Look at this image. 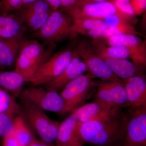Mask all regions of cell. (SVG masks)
Wrapping results in <instances>:
<instances>
[{
    "label": "cell",
    "instance_id": "6da1fadb",
    "mask_svg": "<svg viewBox=\"0 0 146 146\" xmlns=\"http://www.w3.org/2000/svg\"><path fill=\"white\" fill-rule=\"evenodd\" d=\"M130 114L122 107H112L100 117L81 124L79 133L82 145L94 146H121Z\"/></svg>",
    "mask_w": 146,
    "mask_h": 146
},
{
    "label": "cell",
    "instance_id": "7a4b0ae2",
    "mask_svg": "<svg viewBox=\"0 0 146 146\" xmlns=\"http://www.w3.org/2000/svg\"><path fill=\"white\" fill-rule=\"evenodd\" d=\"M56 45L44 46L36 39L24 37L20 42V50L15 70L21 73L30 82L35 73L52 56Z\"/></svg>",
    "mask_w": 146,
    "mask_h": 146
},
{
    "label": "cell",
    "instance_id": "3957f363",
    "mask_svg": "<svg viewBox=\"0 0 146 146\" xmlns=\"http://www.w3.org/2000/svg\"><path fill=\"white\" fill-rule=\"evenodd\" d=\"M73 19L60 10L53 11L39 30L30 34L33 39H39L44 46L55 44L71 37Z\"/></svg>",
    "mask_w": 146,
    "mask_h": 146
},
{
    "label": "cell",
    "instance_id": "277c9868",
    "mask_svg": "<svg viewBox=\"0 0 146 146\" xmlns=\"http://www.w3.org/2000/svg\"><path fill=\"white\" fill-rule=\"evenodd\" d=\"M20 114L36 131L41 140L53 143L57 138L59 124L50 118L44 111L21 98Z\"/></svg>",
    "mask_w": 146,
    "mask_h": 146
},
{
    "label": "cell",
    "instance_id": "5b68a950",
    "mask_svg": "<svg viewBox=\"0 0 146 146\" xmlns=\"http://www.w3.org/2000/svg\"><path fill=\"white\" fill-rule=\"evenodd\" d=\"M52 11L45 0H37L21 6L10 14L19 20L26 33L31 34L43 26Z\"/></svg>",
    "mask_w": 146,
    "mask_h": 146
},
{
    "label": "cell",
    "instance_id": "8992f818",
    "mask_svg": "<svg viewBox=\"0 0 146 146\" xmlns=\"http://www.w3.org/2000/svg\"><path fill=\"white\" fill-rule=\"evenodd\" d=\"M94 78L90 74L82 75L69 82L62 89L60 95L64 106L60 115L72 112L81 106L92 87L96 84L94 82Z\"/></svg>",
    "mask_w": 146,
    "mask_h": 146
},
{
    "label": "cell",
    "instance_id": "52a82bcc",
    "mask_svg": "<svg viewBox=\"0 0 146 146\" xmlns=\"http://www.w3.org/2000/svg\"><path fill=\"white\" fill-rule=\"evenodd\" d=\"M73 49L68 48L58 52L43 63L30 81L32 86L45 85L60 75L71 62Z\"/></svg>",
    "mask_w": 146,
    "mask_h": 146
},
{
    "label": "cell",
    "instance_id": "ba28073f",
    "mask_svg": "<svg viewBox=\"0 0 146 146\" xmlns=\"http://www.w3.org/2000/svg\"><path fill=\"white\" fill-rule=\"evenodd\" d=\"M74 48L86 64L87 71L94 77L100 79L102 81L121 80L112 72L104 60L95 52L91 44L81 42Z\"/></svg>",
    "mask_w": 146,
    "mask_h": 146
},
{
    "label": "cell",
    "instance_id": "9c48e42d",
    "mask_svg": "<svg viewBox=\"0 0 146 146\" xmlns=\"http://www.w3.org/2000/svg\"><path fill=\"white\" fill-rule=\"evenodd\" d=\"M21 98L44 111L60 114L64 108V102L58 92L37 86L29 87L21 92Z\"/></svg>",
    "mask_w": 146,
    "mask_h": 146
},
{
    "label": "cell",
    "instance_id": "30bf717a",
    "mask_svg": "<svg viewBox=\"0 0 146 146\" xmlns=\"http://www.w3.org/2000/svg\"><path fill=\"white\" fill-rule=\"evenodd\" d=\"M118 16L127 19L135 24L138 21L136 16L123 13L116 7L112 0L91 3L79 5L78 9L72 16L73 19L86 18L103 20L111 16Z\"/></svg>",
    "mask_w": 146,
    "mask_h": 146
},
{
    "label": "cell",
    "instance_id": "8fae6325",
    "mask_svg": "<svg viewBox=\"0 0 146 146\" xmlns=\"http://www.w3.org/2000/svg\"><path fill=\"white\" fill-rule=\"evenodd\" d=\"M132 109L121 146H146V106Z\"/></svg>",
    "mask_w": 146,
    "mask_h": 146
},
{
    "label": "cell",
    "instance_id": "7c38bea8",
    "mask_svg": "<svg viewBox=\"0 0 146 146\" xmlns=\"http://www.w3.org/2000/svg\"><path fill=\"white\" fill-rule=\"evenodd\" d=\"M97 86L96 100L112 107L128 106L127 96L122 80L102 81Z\"/></svg>",
    "mask_w": 146,
    "mask_h": 146
},
{
    "label": "cell",
    "instance_id": "4fadbf2b",
    "mask_svg": "<svg viewBox=\"0 0 146 146\" xmlns=\"http://www.w3.org/2000/svg\"><path fill=\"white\" fill-rule=\"evenodd\" d=\"M87 71L86 64L73 48V56L69 65L56 78L45 84L46 89L58 92L68 83Z\"/></svg>",
    "mask_w": 146,
    "mask_h": 146
},
{
    "label": "cell",
    "instance_id": "5bb4252c",
    "mask_svg": "<svg viewBox=\"0 0 146 146\" xmlns=\"http://www.w3.org/2000/svg\"><path fill=\"white\" fill-rule=\"evenodd\" d=\"M80 125L74 113L71 112L67 119L59 124L56 145L83 146L80 136Z\"/></svg>",
    "mask_w": 146,
    "mask_h": 146
},
{
    "label": "cell",
    "instance_id": "9a60e30c",
    "mask_svg": "<svg viewBox=\"0 0 146 146\" xmlns=\"http://www.w3.org/2000/svg\"><path fill=\"white\" fill-rule=\"evenodd\" d=\"M122 81L127 96L128 106L131 109L146 106V82L145 76H134Z\"/></svg>",
    "mask_w": 146,
    "mask_h": 146
},
{
    "label": "cell",
    "instance_id": "2e32d148",
    "mask_svg": "<svg viewBox=\"0 0 146 146\" xmlns=\"http://www.w3.org/2000/svg\"><path fill=\"white\" fill-rule=\"evenodd\" d=\"M91 46L95 52L100 57L115 59H133L141 45L127 47L111 46L104 44L97 39H93Z\"/></svg>",
    "mask_w": 146,
    "mask_h": 146
},
{
    "label": "cell",
    "instance_id": "e0dca14e",
    "mask_svg": "<svg viewBox=\"0 0 146 146\" xmlns=\"http://www.w3.org/2000/svg\"><path fill=\"white\" fill-rule=\"evenodd\" d=\"M101 58L112 72L121 80L134 76H145L143 74L144 71L135 63L128 59Z\"/></svg>",
    "mask_w": 146,
    "mask_h": 146
},
{
    "label": "cell",
    "instance_id": "ac0fdd59",
    "mask_svg": "<svg viewBox=\"0 0 146 146\" xmlns=\"http://www.w3.org/2000/svg\"><path fill=\"white\" fill-rule=\"evenodd\" d=\"M111 106L98 100L82 105L72 112L74 113L78 121L85 123L107 113L112 108Z\"/></svg>",
    "mask_w": 146,
    "mask_h": 146
},
{
    "label": "cell",
    "instance_id": "d6986e66",
    "mask_svg": "<svg viewBox=\"0 0 146 146\" xmlns=\"http://www.w3.org/2000/svg\"><path fill=\"white\" fill-rule=\"evenodd\" d=\"M23 39V38H22ZM22 39L0 38V66L4 68H15Z\"/></svg>",
    "mask_w": 146,
    "mask_h": 146
},
{
    "label": "cell",
    "instance_id": "ffe728a7",
    "mask_svg": "<svg viewBox=\"0 0 146 146\" xmlns=\"http://www.w3.org/2000/svg\"><path fill=\"white\" fill-rule=\"evenodd\" d=\"M26 33L21 22L12 14H0V38L22 39Z\"/></svg>",
    "mask_w": 146,
    "mask_h": 146
},
{
    "label": "cell",
    "instance_id": "44dd1931",
    "mask_svg": "<svg viewBox=\"0 0 146 146\" xmlns=\"http://www.w3.org/2000/svg\"><path fill=\"white\" fill-rule=\"evenodd\" d=\"M27 82H28L25 77L15 70L0 71V87L10 92L14 98L21 95Z\"/></svg>",
    "mask_w": 146,
    "mask_h": 146
},
{
    "label": "cell",
    "instance_id": "7402d4cb",
    "mask_svg": "<svg viewBox=\"0 0 146 146\" xmlns=\"http://www.w3.org/2000/svg\"><path fill=\"white\" fill-rule=\"evenodd\" d=\"M15 131L13 136L22 146H29L35 139L27 125V122L21 115L14 119Z\"/></svg>",
    "mask_w": 146,
    "mask_h": 146
},
{
    "label": "cell",
    "instance_id": "603a6c76",
    "mask_svg": "<svg viewBox=\"0 0 146 146\" xmlns=\"http://www.w3.org/2000/svg\"><path fill=\"white\" fill-rule=\"evenodd\" d=\"M103 20L86 18H80L73 19V25L71 31L73 34L84 35L92 30L106 25Z\"/></svg>",
    "mask_w": 146,
    "mask_h": 146
},
{
    "label": "cell",
    "instance_id": "cb8c5ba5",
    "mask_svg": "<svg viewBox=\"0 0 146 146\" xmlns=\"http://www.w3.org/2000/svg\"><path fill=\"white\" fill-rule=\"evenodd\" d=\"M105 44L111 46H123L127 47L142 44L144 42L137 35H123L110 36L105 39H97Z\"/></svg>",
    "mask_w": 146,
    "mask_h": 146
},
{
    "label": "cell",
    "instance_id": "d4e9b609",
    "mask_svg": "<svg viewBox=\"0 0 146 146\" xmlns=\"http://www.w3.org/2000/svg\"><path fill=\"white\" fill-rule=\"evenodd\" d=\"M15 98L0 87V113L8 112L14 115L20 114V106Z\"/></svg>",
    "mask_w": 146,
    "mask_h": 146
},
{
    "label": "cell",
    "instance_id": "484cf974",
    "mask_svg": "<svg viewBox=\"0 0 146 146\" xmlns=\"http://www.w3.org/2000/svg\"><path fill=\"white\" fill-rule=\"evenodd\" d=\"M15 115L8 112L0 113V137L4 138L13 135Z\"/></svg>",
    "mask_w": 146,
    "mask_h": 146
},
{
    "label": "cell",
    "instance_id": "4316f807",
    "mask_svg": "<svg viewBox=\"0 0 146 146\" xmlns=\"http://www.w3.org/2000/svg\"><path fill=\"white\" fill-rule=\"evenodd\" d=\"M140 33L131 24L126 22H121L116 26L110 27L106 37L104 39L108 38L116 35H138Z\"/></svg>",
    "mask_w": 146,
    "mask_h": 146
},
{
    "label": "cell",
    "instance_id": "83f0119b",
    "mask_svg": "<svg viewBox=\"0 0 146 146\" xmlns=\"http://www.w3.org/2000/svg\"><path fill=\"white\" fill-rule=\"evenodd\" d=\"M23 0H0V14L7 15L20 7Z\"/></svg>",
    "mask_w": 146,
    "mask_h": 146
},
{
    "label": "cell",
    "instance_id": "f1b7e54d",
    "mask_svg": "<svg viewBox=\"0 0 146 146\" xmlns=\"http://www.w3.org/2000/svg\"><path fill=\"white\" fill-rule=\"evenodd\" d=\"M79 2L80 0H60L59 10L72 17L78 9Z\"/></svg>",
    "mask_w": 146,
    "mask_h": 146
},
{
    "label": "cell",
    "instance_id": "f546056e",
    "mask_svg": "<svg viewBox=\"0 0 146 146\" xmlns=\"http://www.w3.org/2000/svg\"><path fill=\"white\" fill-rule=\"evenodd\" d=\"M115 5L123 13L129 16H136L131 3V0H112Z\"/></svg>",
    "mask_w": 146,
    "mask_h": 146
},
{
    "label": "cell",
    "instance_id": "4dcf8cb0",
    "mask_svg": "<svg viewBox=\"0 0 146 146\" xmlns=\"http://www.w3.org/2000/svg\"><path fill=\"white\" fill-rule=\"evenodd\" d=\"M135 16H139L145 11L146 0H131Z\"/></svg>",
    "mask_w": 146,
    "mask_h": 146
},
{
    "label": "cell",
    "instance_id": "1f68e13d",
    "mask_svg": "<svg viewBox=\"0 0 146 146\" xmlns=\"http://www.w3.org/2000/svg\"><path fill=\"white\" fill-rule=\"evenodd\" d=\"M2 146H22L13 135L3 138Z\"/></svg>",
    "mask_w": 146,
    "mask_h": 146
},
{
    "label": "cell",
    "instance_id": "d6a6232c",
    "mask_svg": "<svg viewBox=\"0 0 146 146\" xmlns=\"http://www.w3.org/2000/svg\"><path fill=\"white\" fill-rule=\"evenodd\" d=\"M53 11L59 10L60 6V0H45Z\"/></svg>",
    "mask_w": 146,
    "mask_h": 146
},
{
    "label": "cell",
    "instance_id": "836d02e7",
    "mask_svg": "<svg viewBox=\"0 0 146 146\" xmlns=\"http://www.w3.org/2000/svg\"><path fill=\"white\" fill-rule=\"evenodd\" d=\"M29 146H56L53 143H46L42 141L39 140L35 138Z\"/></svg>",
    "mask_w": 146,
    "mask_h": 146
},
{
    "label": "cell",
    "instance_id": "e575fe53",
    "mask_svg": "<svg viewBox=\"0 0 146 146\" xmlns=\"http://www.w3.org/2000/svg\"><path fill=\"white\" fill-rule=\"evenodd\" d=\"M107 1L108 0H80L79 5L91 3L102 2Z\"/></svg>",
    "mask_w": 146,
    "mask_h": 146
},
{
    "label": "cell",
    "instance_id": "d590c367",
    "mask_svg": "<svg viewBox=\"0 0 146 146\" xmlns=\"http://www.w3.org/2000/svg\"><path fill=\"white\" fill-rule=\"evenodd\" d=\"M36 1H37V0H23V2H22L21 5L20 6L22 5H25L28 4L30 3L34 2Z\"/></svg>",
    "mask_w": 146,
    "mask_h": 146
},
{
    "label": "cell",
    "instance_id": "8d00e7d4",
    "mask_svg": "<svg viewBox=\"0 0 146 146\" xmlns=\"http://www.w3.org/2000/svg\"><path fill=\"white\" fill-rule=\"evenodd\" d=\"M5 70L4 68H2L0 66V71H3V70Z\"/></svg>",
    "mask_w": 146,
    "mask_h": 146
},
{
    "label": "cell",
    "instance_id": "74e56055",
    "mask_svg": "<svg viewBox=\"0 0 146 146\" xmlns=\"http://www.w3.org/2000/svg\"><path fill=\"white\" fill-rule=\"evenodd\" d=\"M84 146L83 145V146Z\"/></svg>",
    "mask_w": 146,
    "mask_h": 146
}]
</instances>
